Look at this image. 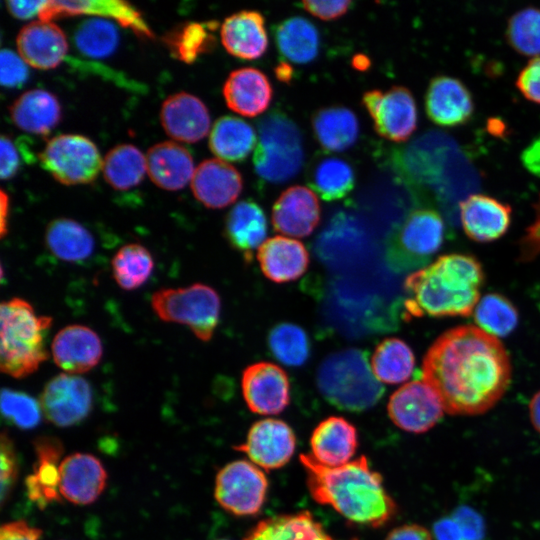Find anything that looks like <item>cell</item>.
<instances>
[{
	"mask_svg": "<svg viewBox=\"0 0 540 540\" xmlns=\"http://www.w3.org/2000/svg\"><path fill=\"white\" fill-rule=\"evenodd\" d=\"M511 372L502 342L472 325L442 333L422 363V379L451 415H479L490 410L508 389Z\"/></svg>",
	"mask_w": 540,
	"mask_h": 540,
	"instance_id": "obj_1",
	"label": "cell"
},
{
	"mask_svg": "<svg viewBox=\"0 0 540 540\" xmlns=\"http://www.w3.org/2000/svg\"><path fill=\"white\" fill-rule=\"evenodd\" d=\"M300 462L311 497L347 520L377 528L396 514V503L365 456L339 467L323 466L311 454H301Z\"/></svg>",
	"mask_w": 540,
	"mask_h": 540,
	"instance_id": "obj_2",
	"label": "cell"
},
{
	"mask_svg": "<svg viewBox=\"0 0 540 540\" xmlns=\"http://www.w3.org/2000/svg\"><path fill=\"white\" fill-rule=\"evenodd\" d=\"M485 280L481 263L472 255L452 253L407 276L404 302L408 316L466 317L480 300Z\"/></svg>",
	"mask_w": 540,
	"mask_h": 540,
	"instance_id": "obj_3",
	"label": "cell"
},
{
	"mask_svg": "<svg viewBox=\"0 0 540 540\" xmlns=\"http://www.w3.org/2000/svg\"><path fill=\"white\" fill-rule=\"evenodd\" d=\"M52 318L37 315L33 306L18 297L0 307V368L13 378L34 373L48 359L46 340Z\"/></svg>",
	"mask_w": 540,
	"mask_h": 540,
	"instance_id": "obj_4",
	"label": "cell"
},
{
	"mask_svg": "<svg viewBox=\"0 0 540 540\" xmlns=\"http://www.w3.org/2000/svg\"><path fill=\"white\" fill-rule=\"evenodd\" d=\"M317 386L335 407L360 412L373 407L383 396L384 387L370 367L367 353L349 348L330 354L319 366Z\"/></svg>",
	"mask_w": 540,
	"mask_h": 540,
	"instance_id": "obj_5",
	"label": "cell"
},
{
	"mask_svg": "<svg viewBox=\"0 0 540 540\" xmlns=\"http://www.w3.org/2000/svg\"><path fill=\"white\" fill-rule=\"evenodd\" d=\"M253 154L256 174L271 183L293 178L302 168L304 151L296 123L282 112H271L258 121Z\"/></svg>",
	"mask_w": 540,
	"mask_h": 540,
	"instance_id": "obj_6",
	"label": "cell"
},
{
	"mask_svg": "<svg viewBox=\"0 0 540 540\" xmlns=\"http://www.w3.org/2000/svg\"><path fill=\"white\" fill-rule=\"evenodd\" d=\"M151 305L162 321L186 325L204 342L213 337L221 313L218 293L202 283L160 289L153 293Z\"/></svg>",
	"mask_w": 540,
	"mask_h": 540,
	"instance_id": "obj_7",
	"label": "cell"
},
{
	"mask_svg": "<svg viewBox=\"0 0 540 540\" xmlns=\"http://www.w3.org/2000/svg\"><path fill=\"white\" fill-rule=\"evenodd\" d=\"M445 235L441 215L427 208L410 212L391 233L387 242V259L395 270L423 268L440 249Z\"/></svg>",
	"mask_w": 540,
	"mask_h": 540,
	"instance_id": "obj_8",
	"label": "cell"
},
{
	"mask_svg": "<svg viewBox=\"0 0 540 540\" xmlns=\"http://www.w3.org/2000/svg\"><path fill=\"white\" fill-rule=\"evenodd\" d=\"M43 168L64 185L87 184L102 170L95 144L82 135L63 134L50 139L40 153Z\"/></svg>",
	"mask_w": 540,
	"mask_h": 540,
	"instance_id": "obj_9",
	"label": "cell"
},
{
	"mask_svg": "<svg viewBox=\"0 0 540 540\" xmlns=\"http://www.w3.org/2000/svg\"><path fill=\"white\" fill-rule=\"evenodd\" d=\"M268 481L264 472L246 460H236L219 470L214 496L226 511L237 516L257 514L266 499Z\"/></svg>",
	"mask_w": 540,
	"mask_h": 540,
	"instance_id": "obj_10",
	"label": "cell"
},
{
	"mask_svg": "<svg viewBox=\"0 0 540 540\" xmlns=\"http://www.w3.org/2000/svg\"><path fill=\"white\" fill-rule=\"evenodd\" d=\"M362 102L381 137L402 142L415 131L417 106L408 88L394 86L386 91L370 90L363 94Z\"/></svg>",
	"mask_w": 540,
	"mask_h": 540,
	"instance_id": "obj_11",
	"label": "cell"
},
{
	"mask_svg": "<svg viewBox=\"0 0 540 540\" xmlns=\"http://www.w3.org/2000/svg\"><path fill=\"white\" fill-rule=\"evenodd\" d=\"M39 403L42 414L50 423L70 427L81 423L90 414L92 387L79 375L61 373L46 383Z\"/></svg>",
	"mask_w": 540,
	"mask_h": 540,
	"instance_id": "obj_12",
	"label": "cell"
},
{
	"mask_svg": "<svg viewBox=\"0 0 540 540\" xmlns=\"http://www.w3.org/2000/svg\"><path fill=\"white\" fill-rule=\"evenodd\" d=\"M387 411L397 427L415 434L429 431L445 412L440 397L423 379H415L397 389L389 398Z\"/></svg>",
	"mask_w": 540,
	"mask_h": 540,
	"instance_id": "obj_13",
	"label": "cell"
},
{
	"mask_svg": "<svg viewBox=\"0 0 540 540\" xmlns=\"http://www.w3.org/2000/svg\"><path fill=\"white\" fill-rule=\"evenodd\" d=\"M241 388L248 408L256 414H279L290 401L288 376L274 363L257 362L246 367Z\"/></svg>",
	"mask_w": 540,
	"mask_h": 540,
	"instance_id": "obj_14",
	"label": "cell"
},
{
	"mask_svg": "<svg viewBox=\"0 0 540 540\" xmlns=\"http://www.w3.org/2000/svg\"><path fill=\"white\" fill-rule=\"evenodd\" d=\"M296 438L284 421L266 418L255 422L245 443L235 447L258 467L271 470L284 466L293 456Z\"/></svg>",
	"mask_w": 540,
	"mask_h": 540,
	"instance_id": "obj_15",
	"label": "cell"
},
{
	"mask_svg": "<svg viewBox=\"0 0 540 540\" xmlns=\"http://www.w3.org/2000/svg\"><path fill=\"white\" fill-rule=\"evenodd\" d=\"M106 483L107 472L102 462L90 453H74L60 463L59 491L73 504H92L100 497Z\"/></svg>",
	"mask_w": 540,
	"mask_h": 540,
	"instance_id": "obj_16",
	"label": "cell"
},
{
	"mask_svg": "<svg viewBox=\"0 0 540 540\" xmlns=\"http://www.w3.org/2000/svg\"><path fill=\"white\" fill-rule=\"evenodd\" d=\"M429 119L441 127H456L468 122L474 113L469 89L457 78L438 75L431 79L425 93Z\"/></svg>",
	"mask_w": 540,
	"mask_h": 540,
	"instance_id": "obj_17",
	"label": "cell"
},
{
	"mask_svg": "<svg viewBox=\"0 0 540 540\" xmlns=\"http://www.w3.org/2000/svg\"><path fill=\"white\" fill-rule=\"evenodd\" d=\"M459 212L465 234L479 243L501 238L511 224V206L485 194L469 195L459 203Z\"/></svg>",
	"mask_w": 540,
	"mask_h": 540,
	"instance_id": "obj_18",
	"label": "cell"
},
{
	"mask_svg": "<svg viewBox=\"0 0 540 540\" xmlns=\"http://www.w3.org/2000/svg\"><path fill=\"white\" fill-rule=\"evenodd\" d=\"M51 353L55 364L69 374L92 370L103 355L102 341L91 328L74 324L61 329L53 338Z\"/></svg>",
	"mask_w": 540,
	"mask_h": 540,
	"instance_id": "obj_19",
	"label": "cell"
},
{
	"mask_svg": "<svg viewBox=\"0 0 540 540\" xmlns=\"http://www.w3.org/2000/svg\"><path fill=\"white\" fill-rule=\"evenodd\" d=\"M271 220L275 231L285 236L310 235L320 221L316 194L301 185L287 188L275 201Z\"/></svg>",
	"mask_w": 540,
	"mask_h": 540,
	"instance_id": "obj_20",
	"label": "cell"
},
{
	"mask_svg": "<svg viewBox=\"0 0 540 540\" xmlns=\"http://www.w3.org/2000/svg\"><path fill=\"white\" fill-rule=\"evenodd\" d=\"M243 179L237 169L221 159H208L195 169L191 189L205 207L221 209L240 195Z\"/></svg>",
	"mask_w": 540,
	"mask_h": 540,
	"instance_id": "obj_21",
	"label": "cell"
},
{
	"mask_svg": "<svg viewBox=\"0 0 540 540\" xmlns=\"http://www.w3.org/2000/svg\"><path fill=\"white\" fill-rule=\"evenodd\" d=\"M160 120L168 136L181 142H197L210 130L207 107L199 98L186 92L171 95L163 102Z\"/></svg>",
	"mask_w": 540,
	"mask_h": 540,
	"instance_id": "obj_22",
	"label": "cell"
},
{
	"mask_svg": "<svg viewBox=\"0 0 540 540\" xmlns=\"http://www.w3.org/2000/svg\"><path fill=\"white\" fill-rule=\"evenodd\" d=\"M16 44L26 64L43 70L57 67L68 51L65 34L51 21L38 20L25 25Z\"/></svg>",
	"mask_w": 540,
	"mask_h": 540,
	"instance_id": "obj_23",
	"label": "cell"
},
{
	"mask_svg": "<svg viewBox=\"0 0 540 540\" xmlns=\"http://www.w3.org/2000/svg\"><path fill=\"white\" fill-rule=\"evenodd\" d=\"M36 462L25 485L29 499L40 509L60 501L59 466L63 454L61 441L52 436H40L33 442Z\"/></svg>",
	"mask_w": 540,
	"mask_h": 540,
	"instance_id": "obj_24",
	"label": "cell"
},
{
	"mask_svg": "<svg viewBox=\"0 0 540 540\" xmlns=\"http://www.w3.org/2000/svg\"><path fill=\"white\" fill-rule=\"evenodd\" d=\"M81 14L113 18L137 34L153 36L141 14L124 1H44L38 17L42 21H51L59 17Z\"/></svg>",
	"mask_w": 540,
	"mask_h": 540,
	"instance_id": "obj_25",
	"label": "cell"
},
{
	"mask_svg": "<svg viewBox=\"0 0 540 540\" xmlns=\"http://www.w3.org/2000/svg\"><path fill=\"white\" fill-rule=\"evenodd\" d=\"M220 37L229 54L244 60L260 58L268 47L265 19L258 11L244 10L227 17Z\"/></svg>",
	"mask_w": 540,
	"mask_h": 540,
	"instance_id": "obj_26",
	"label": "cell"
},
{
	"mask_svg": "<svg viewBox=\"0 0 540 540\" xmlns=\"http://www.w3.org/2000/svg\"><path fill=\"white\" fill-rule=\"evenodd\" d=\"M267 230L266 215L253 200H242L235 204L224 222L225 239L248 264L253 259L254 251L266 241Z\"/></svg>",
	"mask_w": 540,
	"mask_h": 540,
	"instance_id": "obj_27",
	"label": "cell"
},
{
	"mask_svg": "<svg viewBox=\"0 0 540 540\" xmlns=\"http://www.w3.org/2000/svg\"><path fill=\"white\" fill-rule=\"evenodd\" d=\"M273 95L267 76L252 67L232 71L223 86L227 106L234 112L255 117L270 105Z\"/></svg>",
	"mask_w": 540,
	"mask_h": 540,
	"instance_id": "obj_28",
	"label": "cell"
},
{
	"mask_svg": "<svg viewBox=\"0 0 540 540\" xmlns=\"http://www.w3.org/2000/svg\"><path fill=\"white\" fill-rule=\"evenodd\" d=\"M260 268L269 280L285 283L298 279L309 265V253L296 239L274 236L267 239L257 251Z\"/></svg>",
	"mask_w": 540,
	"mask_h": 540,
	"instance_id": "obj_29",
	"label": "cell"
},
{
	"mask_svg": "<svg viewBox=\"0 0 540 540\" xmlns=\"http://www.w3.org/2000/svg\"><path fill=\"white\" fill-rule=\"evenodd\" d=\"M311 456L326 467H339L348 462L357 449V431L342 417L331 416L314 429Z\"/></svg>",
	"mask_w": 540,
	"mask_h": 540,
	"instance_id": "obj_30",
	"label": "cell"
},
{
	"mask_svg": "<svg viewBox=\"0 0 540 540\" xmlns=\"http://www.w3.org/2000/svg\"><path fill=\"white\" fill-rule=\"evenodd\" d=\"M146 165L151 181L169 191L182 189L192 180L195 172L190 152L171 141L152 146L146 154Z\"/></svg>",
	"mask_w": 540,
	"mask_h": 540,
	"instance_id": "obj_31",
	"label": "cell"
},
{
	"mask_svg": "<svg viewBox=\"0 0 540 540\" xmlns=\"http://www.w3.org/2000/svg\"><path fill=\"white\" fill-rule=\"evenodd\" d=\"M13 123L29 133L48 134L61 119V107L57 98L43 89L23 93L10 107Z\"/></svg>",
	"mask_w": 540,
	"mask_h": 540,
	"instance_id": "obj_32",
	"label": "cell"
},
{
	"mask_svg": "<svg viewBox=\"0 0 540 540\" xmlns=\"http://www.w3.org/2000/svg\"><path fill=\"white\" fill-rule=\"evenodd\" d=\"M312 128L321 147L331 152L350 148L359 134L356 115L344 106H329L317 110L312 116Z\"/></svg>",
	"mask_w": 540,
	"mask_h": 540,
	"instance_id": "obj_33",
	"label": "cell"
},
{
	"mask_svg": "<svg viewBox=\"0 0 540 540\" xmlns=\"http://www.w3.org/2000/svg\"><path fill=\"white\" fill-rule=\"evenodd\" d=\"M45 244L55 257L70 263L88 259L95 250L91 232L70 218H57L48 224Z\"/></svg>",
	"mask_w": 540,
	"mask_h": 540,
	"instance_id": "obj_34",
	"label": "cell"
},
{
	"mask_svg": "<svg viewBox=\"0 0 540 540\" xmlns=\"http://www.w3.org/2000/svg\"><path fill=\"white\" fill-rule=\"evenodd\" d=\"M244 540H333L308 511L260 521Z\"/></svg>",
	"mask_w": 540,
	"mask_h": 540,
	"instance_id": "obj_35",
	"label": "cell"
},
{
	"mask_svg": "<svg viewBox=\"0 0 540 540\" xmlns=\"http://www.w3.org/2000/svg\"><path fill=\"white\" fill-rule=\"evenodd\" d=\"M274 38L279 53L293 63L306 64L318 55L319 33L306 18L294 16L285 19L276 26Z\"/></svg>",
	"mask_w": 540,
	"mask_h": 540,
	"instance_id": "obj_36",
	"label": "cell"
},
{
	"mask_svg": "<svg viewBox=\"0 0 540 540\" xmlns=\"http://www.w3.org/2000/svg\"><path fill=\"white\" fill-rule=\"evenodd\" d=\"M257 144L253 127L234 116H223L216 120L210 131L209 148L222 160L243 161Z\"/></svg>",
	"mask_w": 540,
	"mask_h": 540,
	"instance_id": "obj_37",
	"label": "cell"
},
{
	"mask_svg": "<svg viewBox=\"0 0 540 540\" xmlns=\"http://www.w3.org/2000/svg\"><path fill=\"white\" fill-rule=\"evenodd\" d=\"M309 186L325 201L346 197L354 188L355 173L344 159L327 156L316 161L308 175Z\"/></svg>",
	"mask_w": 540,
	"mask_h": 540,
	"instance_id": "obj_38",
	"label": "cell"
},
{
	"mask_svg": "<svg viewBox=\"0 0 540 540\" xmlns=\"http://www.w3.org/2000/svg\"><path fill=\"white\" fill-rule=\"evenodd\" d=\"M415 356L410 346L403 340L390 337L382 340L371 358V368L375 377L385 384H399L412 375Z\"/></svg>",
	"mask_w": 540,
	"mask_h": 540,
	"instance_id": "obj_39",
	"label": "cell"
},
{
	"mask_svg": "<svg viewBox=\"0 0 540 540\" xmlns=\"http://www.w3.org/2000/svg\"><path fill=\"white\" fill-rule=\"evenodd\" d=\"M102 171L107 183L117 190L138 185L147 172L146 156L131 144H121L105 156Z\"/></svg>",
	"mask_w": 540,
	"mask_h": 540,
	"instance_id": "obj_40",
	"label": "cell"
},
{
	"mask_svg": "<svg viewBox=\"0 0 540 540\" xmlns=\"http://www.w3.org/2000/svg\"><path fill=\"white\" fill-rule=\"evenodd\" d=\"M112 276L124 290H135L150 278L154 261L149 250L141 244L122 246L111 261Z\"/></svg>",
	"mask_w": 540,
	"mask_h": 540,
	"instance_id": "obj_41",
	"label": "cell"
},
{
	"mask_svg": "<svg viewBox=\"0 0 540 540\" xmlns=\"http://www.w3.org/2000/svg\"><path fill=\"white\" fill-rule=\"evenodd\" d=\"M473 317L480 329L497 338L512 333L519 320L515 305L499 293L483 296L473 311Z\"/></svg>",
	"mask_w": 540,
	"mask_h": 540,
	"instance_id": "obj_42",
	"label": "cell"
},
{
	"mask_svg": "<svg viewBox=\"0 0 540 540\" xmlns=\"http://www.w3.org/2000/svg\"><path fill=\"white\" fill-rule=\"evenodd\" d=\"M267 343L272 355L290 367L303 365L310 356L311 343L307 333L293 323L283 322L272 327Z\"/></svg>",
	"mask_w": 540,
	"mask_h": 540,
	"instance_id": "obj_43",
	"label": "cell"
},
{
	"mask_svg": "<svg viewBox=\"0 0 540 540\" xmlns=\"http://www.w3.org/2000/svg\"><path fill=\"white\" fill-rule=\"evenodd\" d=\"M119 41L116 26L103 18H90L83 21L75 31L74 43L84 55L103 58L111 55Z\"/></svg>",
	"mask_w": 540,
	"mask_h": 540,
	"instance_id": "obj_44",
	"label": "cell"
},
{
	"mask_svg": "<svg viewBox=\"0 0 540 540\" xmlns=\"http://www.w3.org/2000/svg\"><path fill=\"white\" fill-rule=\"evenodd\" d=\"M506 38L510 46L525 56H540V8L525 7L508 20Z\"/></svg>",
	"mask_w": 540,
	"mask_h": 540,
	"instance_id": "obj_45",
	"label": "cell"
},
{
	"mask_svg": "<svg viewBox=\"0 0 540 540\" xmlns=\"http://www.w3.org/2000/svg\"><path fill=\"white\" fill-rule=\"evenodd\" d=\"M216 24L215 22L188 24L182 30L172 34L168 43L178 58L191 63L200 54L213 47L215 37L212 32Z\"/></svg>",
	"mask_w": 540,
	"mask_h": 540,
	"instance_id": "obj_46",
	"label": "cell"
},
{
	"mask_svg": "<svg viewBox=\"0 0 540 540\" xmlns=\"http://www.w3.org/2000/svg\"><path fill=\"white\" fill-rule=\"evenodd\" d=\"M1 413L4 418L21 429L36 427L42 415L40 403L25 392L3 388Z\"/></svg>",
	"mask_w": 540,
	"mask_h": 540,
	"instance_id": "obj_47",
	"label": "cell"
},
{
	"mask_svg": "<svg viewBox=\"0 0 540 540\" xmlns=\"http://www.w3.org/2000/svg\"><path fill=\"white\" fill-rule=\"evenodd\" d=\"M18 475V461L12 439L6 431L1 433V502L11 493Z\"/></svg>",
	"mask_w": 540,
	"mask_h": 540,
	"instance_id": "obj_48",
	"label": "cell"
},
{
	"mask_svg": "<svg viewBox=\"0 0 540 540\" xmlns=\"http://www.w3.org/2000/svg\"><path fill=\"white\" fill-rule=\"evenodd\" d=\"M28 78L26 62L12 50L2 49L0 54V81L7 88L19 87Z\"/></svg>",
	"mask_w": 540,
	"mask_h": 540,
	"instance_id": "obj_49",
	"label": "cell"
},
{
	"mask_svg": "<svg viewBox=\"0 0 540 540\" xmlns=\"http://www.w3.org/2000/svg\"><path fill=\"white\" fill-rule=\"evenodd\" d=\"M516 86L527 100L540 104V56L529 60L519 72Z\"/></svg>",
	"mask_w": 540,
	"mask_h": 540,
	"instance_id": "obj_50",
	"label": "cell"
},
{
	"mask_svg": "<svg viewBox=\"0 0 540 540\" xmlns=\"http://www.w3.org/2000/svg\"><path fill=\"white\" fill-rule=\"evenodd\" d=\"M458 523L464 540H483L485 524L481 515L469 506H458L451 514Z\"/></svg>",
	"mask_w": 540,
	"mask_h": 540,
	"instance_id": "obj_51",
	"label": "cell"
},
{
	"mask_svg": "<svg viewBox=\"0 0 540 540\" xmlns=\"http://www.w3.org/2000/svg\"><path fill=\"white\" fill-rule=\"evenodd\" d=\"M534 220L520 239V260L530 261L540 254V194L533 204Z\"/></svg>",
	"mask_w": 540,
	"mask_h": 540,
	"instance_id": "obj_52",
	"label": "cell"
},
{
	"mask_svg": "<svg viewBox=\"0 0 540 540\" xmlns=\"http://www.w3.org/2000/svg\"><path fill=\"white\" fill-rule=\"evenodd\" d=\"M351 1H302L304 10L322 20H335L347 13L352 6Z\"/></svg>",
	"mask_w": 540,
	"mask_h": 540,
	"instance_id": "obj_53",
	"label": "cell"
},
{
	"mask_svg": "<svg viewBox=\"0 0 540 540\" xmlns=\"http://www.w3.org/2000/svg\"><path fill=\"white\" fill-rule=\"evenodd\" d=\"M42 530L24 520L11 521L0 528V540H40Z\"/></svg>",
	"mask_w": 540,
	"mask_h": 540,
	"instance_id": "obj_54",
	"label": "cell"
},
{
	"mask_svg": "<svg viewBox=\"0 0 540 540\" xmlns=\"http://www.w3.org/2000/svg\"><path fill=\"white\" fill-rule=\"evenodd\" d=\"M19 155L13 142L5 135L0 140V176L2 179L12 178L19 168Z\"/></svg>",
	"mask_w": 540,
	"mask_h": 540,
	"instance_id": "obj_55",
	"label": "cell"
},
{
	"mask_svg": "<svg viewBox=\"0 0 540 540\" xmlns=\"http://www.w3.org/2000/svg\"><path fill=\"white\" fill-rule=\"evenodd\" d=\"M433 535L436 540H464L458 523L451 515L442 517L433 524Z\"/></svg>",
	"mask_w": 540,
	"mask_h": 540,
	"instance_id": "obj_56",
	"label": "cell"
},
{
	"mask_svg": "<svg viewBox=\"0 0 540 540\" xmlns=\"http://www.w3.org/2000/svg\"><path fill=\"white\" fill-rule=\"evenodd\" d=\"M385 540H432V535L421 525L405 524L390 531Z\"/></svg>",
	"mask_w": 540,
	"mask_h": 540,
	"instance_id": "obj_57",
	"label": "cell"
},
{
	"mask_svg": "<svg viewBox=\"0 0 540 540\" xmlns=\"http://www.w3.org/2000/svg\"><path fill=\"white\" fill-rule=\"evenodd\" d=\"M520 160L531 174L540 177V136L527 145L520 155Z\"/></svg>",
	"mask_w": 540,
	"mask_h": 540,
	"instance_id": "obj_58",
	"label": "cell"
},
{
	"mask_svg": "<svg viewBox=\"0 0 540 540\" xmlns=\"http://www.w3.org/2000/svg\"><path fill=\"white\" fill-rule=\"evenodd\" d=\"M44 1H7L6 5L11 15L18 19H29L38 16Z\"/></svg>",
	"mask_w": 540,
	"mask_h": 540,
	"instance_id": "obj_59",
	"label": "cell"
},
{
	"mask_svg": "<svg viewBox=\"0 0 540 540\" xmlns=\"http://www.w3.org/2000/svg\"><path fill=\"white\" fill-rule=\"evenodd\" d=\"M529 417L534 429L540 434V391L536 392L530 400Z\"/></svg>",
	"mask_w": 540,
	"mask_h": 540,
	"instance_id": "obj_60",
	"label": "cell"
},
{
	"mask_svg": "<svg viewBox=\"0 0 540 540\" xmlns=\"http://www.w3.org/2000/svg\"><path fill=\"white\" fill-rule=\"evenodd\" d=\"M8 196L5 192L1 191V200H0V212H1V237L3 238L7 233V218H8Z\"/></svg>",
	"mask_w": 540,
	"mask_h": 540,
	"instance_id": "obj_61",
	"label": "cell"
},
{
	"mask_svg": "<svg viewBox=\"0 0 540 540\" xmlns=\"http://www.w3.org/2000/svg\"><path fill=\"white\" fill-rule=\"evenodd\" d=\"M275 75L282 82H290L294 75L293 68L285 62L279 63L275 68Z\"/></svg>",
	"mask_w": 540,
	"mask_h": 540,
	"instance_id": "obj_62",
	"label": "cell"
},
{
	"mask_svg": "<svg viewBox=\"0 0 540 540\" xmlns=\"http://www.w3.org/2000/svg\"><path fill=\"white\" fill-rule=\"evenodd\" d=\"M369 63V59L365 55H356L352 61L353 66L358 70H366Z\"/></svg>",
	"mask_w": 540,
	"mask_h": 540,
	"instance_id": "obj_63",
	"label": "cell"
},
{
	"mask_svg": "<svg viewBox=\"0 0 540 540\" xmlns=\"http://www.w3.org/2000/svg\"><path fill=\"white\" fill-rule=\"evenodd\" d=\"M218 540H228V539H218Z\"/></svg>",
	"mask_w": 540,
	"mask_h": 540,
	"instance_id": "obj_64",
	"label": "cell"
}]
</instances>
